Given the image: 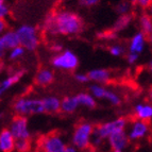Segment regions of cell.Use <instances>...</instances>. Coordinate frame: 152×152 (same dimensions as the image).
Wrapping results in <instances>:
<instances>
[{"instance_id":"cell-1","label":"cell","mask_w":152,"mask_h":152,"mask_svg":"<svg viewBox=\"0 0 152 152\" xmlns=\"http://www.w3.org/2000/svg\"><path fill=\"white\" fill-rule=\"evenodd\" d=\"M44 28L50 35L72 36L83 29V20L75 12L61 10L52 13L46 18Z\"/></svg>"},{"instance_id":"cell-2","label":"cell","mask_w":152,"mask_h":152,"mask_svg":"<svg viewBox=\"0 0 152 152\" xmlns=\"http://www.w3.org/2000/svg\"><path fill=\"white\" fill-rule=\"evenodd\" d=\"M19 45L26 51H35L41 45V35L38 30L32 25H21L16 29Z\"/></svg>"},{"instance_id":"cell-3","label":"cell","mask_w":152,"mask_h":152,"mask_svg":"<svg viewBox=\"0 0 152 152\" xmlns=\"http://www.w3.org/2000/svg\"><path fill=\"white\" fill-rule=\"evenodd\" d=\"M13 109L16 115L20 116H29V115H38L43 114V103L42 99L36 97H20L18 98L14 104Z\"/></svg>"},{"instance_id":"cell-4","label":"cell","mask_w":152,"mask_h":152,"mask_svg":"<svg viewBox=\"0 0 152 152\" xmlns=\"http://www.w3.org/2000/svg\"><path fill=\"white\" fill-rule=\"evenodd\" d=\"M94 133V126L91 122L79 124L72 133L71 144L77 150H85L91 146V140Z\"/></svg>"},{"instance_id":"cell-5","label":"cell","mask_w":152,"mask_h":152,"mask_svg":"<svg viewBox=\"0 0 152 152\" xmlns=\"http://www.w3.org/2000/svg\"><path fill=\"white\" fill-rule=\"evenodd\" d=\"M51 65L56 69L72 71L78 68L79 58L72 50L63 49L60 53H56L51 58Z\"/></svg>"},{"instance_id":"cell-6","label":"cell","mask_w":152,"mask_h":152,"mask_svg":"<svg viewBox=\"0 0 152 152\" xmlns=\"http://www.w3.org/2000/svg\"><path fill=\"white\" fill-rule=\"evenodd\" d=\"M128 120L124 117H118L116 119L110 120V121L100 124L97 127H94V134L102 138L103 140H107L109 136L114 134L116 132L124 131L128 128Z\"/></svg>"},{"instance_id":"cell-7","label":"cell","mask_w":152,"mask_h":152,"mask_svg":"<svg viewBox=\"0 0 152 152\" xmlns=\"http://www.w3.org/2000/svg\"><path fill=\"white\" fill-rule=\"evenodd\" d=\"M9 131L15 140H30L31 132L28 118L26 116L16 115L11 121Z\"/></svg>"},{"instance_id":"cell-8","label":"cell","mask_w":152,"mask_h":152,"mask_svg":"<svg viewBox=\"0 0 152 152\" xmlns=\"http://www.w3.org/2000/svg\"><path fill=\"white\" fill-rule=\"evenodd\" d=\"M66 146L67 144L63 136L56 133H51L42 137L39 142V148L43 152H64Z\"/></svg>"},{"instance_id":"cell-9","label":"cell","mask_w":152,"mask_h":152,"mask_svg":"<svg viewBox=\"0 0 152 152\" xmlns=\"http://www.w3.org/2000/svg\"><path fill=\"white\" fill-rule=\"evenodd\" d=\"M126 132L130 142H137L148 136L150 132V124L148 121L135 119L131 122L129 130H126Z\"/></svg>"},{"instance_id":"cell-10","label":"cell","mask_w":152,"mask_h":152,"mask_svg":"<svg viewBox=\"0 0 152 152\" xmlns=\"http://www.w3.org/2000/svg\"><path fill=\"white\" fill-rule=\"evenodd\" d=\"M107 144H109L110 148L112 149V151L124 152V150L127 149L130 144V140H129V138H128L126 130H124V131L116 132L114 134H112L111 136L107 137Z\"/></svg>"},{"instance_id":"cell-11","label":"cell","mask_w":152,"mask_h":152,"mask_svg":"<svg viewBox=\"0 0 152 152\" xmlns=\"http://www.w3.org/2000/svg\"><path fill=\"white\" fill-rule=\"evenodd\" d=\"M146 46H147V36L140 31V32L135 33L130 39L129 44H128V52L140 56L144 52Z\"/></svg>"},{"instance_id":"cell-12","label":"cell","mask_w":152,"mask_h":152,"mask_svg":"<svg viewBox=\"0 0 152 152\" xmlns=\"http://www.w3.org/2000/svg\"><path fill=\"white\" fill-rule=\"evenodd\" d=\"M87 76H88L89 81H91L93 83H96V84H101V85L109 83L112 78L111 71L105 68L91 69L88 74H87Z\"/></svg>"},{"instance_id":"cell-13","label":"cell","mask_w":152,"mask_h":152,"mask_svg":"<svg viewBox=\"0 0 152 152\" xmlns=\"http://www.w3.org/2000/svg\"><path fill=\"white\" fill-rule=\"evenodd\" d=\"M15 138L11 134L9 129L0 131V152H13L15 146Z\"/></svg>"},{"instance_id":"cell-14","label":"cell","mask_w":152,"mask_h":152,"mask_svg":"<svg viewBox=\"0 0 152 152\" xmlns=\"http://www.w3.org/2000/svg\"><path fill=\"white\" fill-rule=\"evenodd\" d=\"M25 75V70L23 69H18V70L14 71L13 74H11L9 77H7L5 79H3L2 81L0 82V88L3 93L8 91L10 88H12L16 83L20 81L21 78Z\"/></svg>"},{"instance_id":"cell-15","label":"cell","mask_w":152,"mask_h":152,"mask_svg":"<svg viewBox=\"0 0 152 152\" xmlns=\"http://www.w3.org/2000/svg\"><path fill=\"white\" fill-rule=\"evenodd\" d=\"M134 114L136 119L149 122L152 118V105L150 103H137L134 107Z\"/></svg>"},{"instance_id":"cell-16","label":"cell","mask_w":152,"mask_h":152,"mask_svg":"<svg viewBox=\"0 0 152 152\" xmlns=\"http://www.w3.org/2000/svg\"><path fill=\"white\" fill-rule=\"evenodd\" d=\"M44 113H58L61 107V99L56 96H46L42 99Z\"/></svg>"},{"instance_id":"cell-17","label":"cell","mask_w":152,"mask_h":152,"mask_svg":"<svg viewBox=\"0 0 152 152\" xmlns=\"http://www.w3.org/2000/svg\"><path fill=\"white\" fill-rule=\"evenodd\" d=\"M0 38L2 41L3 45L5 46V48L8 49V51L10 49H13L17 47L19 45V39H18L17 33L15 30H7L0 35Z\"/></svg>"},{"instance_id":"cell-18","label":"cell","mask_w":152,"mask_h":152,"mask_svg":"<svg viewBox=\"0 0 152 152\" xmlns=\"http://www.w3.org/2000/svg\"><path fill=\"white\" fill-rule=\"evenodd\" d=\"M54 80L53 71L49 68H42L35 76V82L39 86H48Z\"/></svg>"},{"instance_id":"cell-19","label":"cell","mask_w":152,"mask_h":152,"mask_svg":"<svg viewBox=\"0 0 152 152\" xmlns=\"http://www.w3.org/2000/svg\"><path fill=\"white\" fill-rule=\"evenodd\" d=\"M78 99L76 96H67L61 100V107L60 111L65 113V114H71L75 113L79 109Z\"/></svg>"},{"instance_id":"cell-20","label":"cell","mask_w":152,"mask_h":152,"mask_svg":"<svg viewBox=\"0 0 152 152\" xmlns=\"http://www.w3.org/2000/svg\"><path fill=\"white\" fill-rule=\"evenodd\" d=\"M138 25H140V32L146 36H151L152 34V19L151 16L147 13L140 15L138 19Z\"/></svg>"},{"instance_id":"cell-21","label":"cell","mask_w":152,"mask_h":152,"mask_svg":"<svg viewBox=\"0 0 152 152\" xmlns=\"http://www.w3.org/2000/svg\"><path fill=\"white\" fill-rule=\"evenodd\" d=\"M76 97L78 99V103L80 107H86V109H94L97 105L96 99L89 93H80Z\"/></svg>"},{"instance_id":"cell-22","label":"cell","mask_w":152,"mask_h":152,"mask_svg":"<svg viewBox=\"0 0 152 152\" xmlns=\"http://www.w3.org/2000/svg\"><path fill=\"white\" fill-rule=\"evenodd\" d=\"M131 21H132V15H130V14H127V15H120L119 17H118V19L115 21L113 30L116 31V32L124 31V29L127 28L128 26L131 23Z\"/></svg>"},{"instance_id":"cell-23","label":"cell","mask_w":152,"mask_h":152,"mask_svg":"<svg viewBox=\"0 0 152 152\" xmlns=\"http://www.w3.org/2000/svg\"><path fill=\"white\" fill-rule=\"evenodd\" d=\"M107 88L104 87L101 84L93 83L89 85V94L94 97L95 99H104V96L107 94Z\"/></svg>"},{"instance_id":"cell-24","label":"cell","mask_w":152,"mask_h":152,"mask_svg":"<svg viewBox=\"0 0 152 152\" xmlns=\"http://www.w3.org/2000/svg\"><path fill=\"white\" fill-rule=\"evenodd\" d=\"M104 100H107L110 104L114 105V107H118L121 104V98L116 91H111V89H107V94L104 96Z\"/></svg>"},{"instance_id":"cell-25","label":"cell","mask_w":152,"mask_h":152,"mask_svg":"<svg viewBox=\"0 0 152 152\" xmlns=\"http://www.w3.org/2000/svg\"><path fill=\"white\" fill-rule=\"evenodd\" d=\"M131 9H132V3L128 0H124V1H120L118 4L116 5V8H115V11L118 15H127L131 12Z\"/></svg>"},{"instance_id":"cell-26","label":"cell","mask_w":152,"mask_h":152,"mask_svg":"<svg viewBox=\"0 0 152 152\" xmlns=\"http://www.w3.org/2000/svg\"><path fill=\"white\" fill-rule=\"evenodd\" d=\"M26 53V49L23 48L21 46H17L15 48L10 49L9 50V58H10L11 61H18V60H20Z\"/></svg>"},{"instance_id":"cell-27","label":"cell","mask_w":152,"mask_h":152,"mask_svg":"<svg viewBox=\"0 0 152 152\" xmlns=\"http://www.w3.org/2000/svg\"><path fill=\"white\" fill-rule=\"evenodd\" d=\"M31 148V142L30 140H16L14 150L17 152H27Z\"/></svg>"},{"instance_id":"cell-28","label":"cell","mask_w":152,"mask_h":152,"mask_svg":"<svg viewBox=\"0 0 152 152\" xmlns=\"http://www.w3.org/2000/svg\"><path fill=\"white\" fill-rule=\"evenodd\" d=\"M109 51L111 56H115V58H120L126 53V47L124 45H120V44H114L110 47Z\"/></svg>"},{"instance_id":"cell-29","label":"cell","mask_w":152,"mask_h":152,"mask_svg":"<svg viewBox=\"0 0 152 152\" xmlns=\"http://www.w3.org/2000/svg\"><path fill=\"white\" fill-rule=\"evenodd\" d=\"M10 15V8L5 0H0V19H7Z\"/></svg>"},{"instance_id":"cell-30","label":"cell","mask_w":152,"mask_h":152,"mask_svg":"<svg viewBox=\"0 0 152 152\" xmlns=\"http://www.w3.org/2000/svg\"><path fill=\"white\" fill-rule=\"evenodd\" d=\"M133 4L138 7V8L142 9V10H146V9H149L150 5H151L152 0H132Z\"/></svg>"},{"instance_id":"cell-31","label":"cell","mask_w":152,"mask_h":152,"mask_svg":"<svg viewBox=\"0 0 152 152\" xmlns=\"http://www.w3.org/2000/svg\"><path fill=\"white\" fill-rule=\"evenodd\" d=\"M75 80L81 84H86L89 82L88 76H87V74H84V72H77L75 75Z\"/></svg>"},{"instance_id":"cell-32","label":"cell","mask_w":152,"mask_h":152,"mask_svg":"<svg viewBox=\"0 0 152 152\" xmlns=\"http://www.w3.org/2000/svg\"><path fill=\"white\" fill-rule=\"evenodd\" d=\"M100 0H79V4L83 8H91L99 3Z\"/></svg>"},{"instance_id":"cell-33","label":"cell","mask_w":152,"mask_h":152,"mask_svg":"<svg viewBox=\"0 0 152 152\" xmlns=\"http://www.w3.org/2000/svg\"><path fill=\"white\" fill-rule=\"evenodd\" d=\"M103 142L104 140L102 138H100L99 136H97V135H95L93 133V136H91V146H93L94 148H98L103 144Z\"/></svg>"},{"instance_id":"cell-34","label":"cell","mask_w":152,"mask_h":152,"mask_svg":"<svg viewBox=\"0 0 152 152\" xmlns=\"http://www.w3.org/2000/svg\"><path fill=\"white\" fill-rule=\"evenodd\" d=\"M127 62L129 64H131V65H133V64L137 63V61H138V58H140V54H136V53H132V52H128L127 53Z\"/></svg>"},{"instance_id":"cell-35","label":"cell","mask_w":152,"mask_h":152,"mask_svg":"<svg viewBox=\"0 0 152 152\" xmlns=\"http://www.w3.org/2000/svg\"><path fill=\"white\" fill-rule=\"evenodd\" d=\"M63 45L60 43H58V42H56V43H52L50 46V50L52 51V52H54V53H60L62 50H63Z\"/></svg>"},{"instance_id":"cell-36","label":"cell","mask_w":152,"mask_h":152,"mask_svg":"<svg viewBox=\"0 0 152 152\" xmlns=\"http://www.w3.org/2000/svg\"><path fill=\"white\" fill-rule=\"evenodd\" d=\"M7 52H8V49L5 48V46L3 45L2 41H1V38H0V60H2V58H4Z\"/></svg>"},{"instance_id":"cell-37","label":"cell","mask_w":152,"mask_h":152,"mask_svg":"<svg viewBox=\"0 0 152 152\" xmlns=\"http://www.w3.org/2000/svg\"><path fill=\"white\" fill-rule=\"evenodd\" d=\"M7 30H8V23H7V20L5 19H0V35Z\"/></svg>"},{"instance_id":"cell-38","label":"cell","mask_w":152,"mask_h":152,"mask_svg":"<svg viewBox=\"0 0 152 152\" xmlns=\"http://www.w3.org/2000/svg\"><path fill=\"white\" fill-rule=\"evenodd\" d=\"M64 152H78V150H77L72 145H70V146H66Z\"/></svg>"},{"instance_id":"cell-39","label":"cell","mask_w":152,"mask_h":152,"mask_svg":"<svg viewBox=\"0 0 152 152\" xmlns=\"http://www.w3.org/2000/svg\"><path fill=\"white\" fill-rule=\"evenodd\" d=\"M3 94H4V93H3V91H1V88H0V98H1V96H2Z\"/></svg>"},{"instance_id":"cell-40","label":"cell","mask_w":152,"mask_h":152,"mask_svg":"<svg viewBox=\"0 0 152 152\" xmlns=\"http://www.w3.org/2000/svg\"><path fill=\"white\" fill-rule=\"evenodd\" d=\"M1 118H2V114H1V113H0V119H1Z\"/></svg>"},{"instance_id":"cell-41","label":"cell","mask_w":152,"mask_h":152,"mask_svg":"<svg viewBox=\"0 0 152 152\" xmlns=\"http://www.w3.org/2000/svg\"><path fill=\"white\" fill-rule=\"evenodd\" d=\"M113 152H121V151H113Z\"/></svg>"},{"instance_id":"cell-42","label":"cell","mask_w":152,"mask_h":152,"mask_svg":"<svg viewBox=\"0 0 152 152\" xmlns=\"http://www.w3.org/2000/svg\"><path fill=\"white\" fill-rule=\"evenodd\" d=\"M58 1H60V0H58Z\"/></svg>"}]
</instances>
